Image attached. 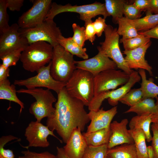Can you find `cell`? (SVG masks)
Returning <instances> with one entry per match:
<instances>
[{
    "instance_id": "1",
    "label": "cell",
    "mask_w": 158,
    "mask_h": 158,
    "mask_svg": "<svg viewBox=\"0 0 158 158\" xmlns=\"http://www.w3.org/2000/svg\"><path fill=\"white\" fill-rule=\"evenodd\" d=\"M84 106L81 101L70 95L64 87L57 94L54 112L47 118V126L51 131L56 130L66 143L75 129L83 131L90 121Z\"/></svg>"
},
{
    "instance_id": "2",
    "label": "cell",
    "mask_w": 158,
    "mask_h": 158,
    "mask_svg": "<svg viewBox=\"0 0 158 158\" xmlns=\"http://www.w3.org/2000/svg\"><path fill=\"white\" fill-rule=\"evenodd\" d=\"M94 77L89 71L77 68L66 84L67 92L88 106L94 96Z\"/></svg>"
},
{
    "instance_id": "3",
    "label": "cell",
    "mask_w": 158,
    "mask_h": 158,
    "mask_svg": "<svg viewBox=\"0 0 158 158\" xmlns=\"http://www.w3.org/2000/svg\"><path fill=\"white\" fill-rule=\"evenodd\" d=\"M53 47L43 41L29 44L21 53L20 60L23 68L32 72L36 71L51 60Z\"/></svg>"
},
{
    "instance_id": "4",
    "label": "cell",
    "mask_w": 158,
    "mask_h": 158,
    "mask_svg": "<svg viewBox=\"0 0 158 158\" xmlns=\"http://www.w3.org/2000/svg\"><path fill=\"white\" fill-rule=\"evenodd\" d=\"M66 12L78 13L80 19L84 22L92 20L98 15H102L105 19L110 16L106 10L104 3L96 1L91 4L78 6L72 5L70 4L63 5L53 2L45 20H53L57 15Z\"/></svg>"
},
{
    "instance_id": "5",
    "label": "cell",
    "mask_w": 158,
    "mask_h": 158,
    "mask_svg": "<svg viewBox=\"0 0 158 158\" xmlns=\"http://www.w3.org/2000/svg\"><path fill=\"white\" fill-rule=\"evenodd\" d=\"M17 92L28 94L35 99L36 101L31 105L29 111L34 116L36 121L40 122L43 118L49 117L54 114L55 109L53 104L56 99L50 90L37 88L21 89L17 90Z\"/></svg>"
},
{
    "instance_id": "6",
    "label": "cell",
    "mask_w": 158,
    "mask_h": 158,
    "mask_svg": "<svg viewBox=\"0 0 158 158\" xmlns=\"http://www.w3.org/2000/svg\"><path fill=\"white\" fill-rule=\"evenodd\" d=\"M117 29L107 25L104 31L105 39L97 48L98 51L113 61L118 68L130 75L133 71L128 67L119 45V35Z\"/></svg>"
},
{
    "instance_id": "7",
    "label": "cell",
    "mask_w": 158,
    "mask_h": 158,
    "mask_svg": "<svg viewBox=\"0 0 158 158\" xmlns=\"http://www.w3.org/2000/svg\"><path fill=\"white\" fill-rule=\"evenodd\" d=\"M73 56L59 44L54 47L50 71L54 79L66 84L77 69Z\"/></svg>"
},
{
    "instance_id": "8",
    "label": "cell",
    "mask_w": 158,
    "mask_h": 158,
    "mask_svg": "<svg viewBox=\"0 0 158 158\" xmlns=\"http://www.w3.org/2000/svg\"><path fill=\"white\" fill-rule=\"evenodd\" d=\"M19 31L27 39L29 44L43 41L49 43L53 47L59 44L58 40L62 35L59 27L53 20H45L32 28H20Z\"/></svg>"
},
{
    "instance_id": "9",
    "label": "cell",
    "mask_w": 158,
    "mask_h": 158,
    "mask_svg": "<svg viewBox=\"0 0 158 158\" xmlns=\"http://www.w3.org/2000/svg\"><path fill=\"white\" fill-rule=\"evenodd\" d=\"M51 64V61L47 66L40 68L36 75L24 80H15L14 84L25 86L27 89L46 87L58 94L65 87L66 84L55 80L52 76L50 71Z\"/></svg>"
},
{
    "instance_id": "10",
    "label": "cell",
    "mask_w": 158,
    "mask_h": 158,
    "mask_svg": "<svg viewBox=\"0 0 158 158\" xmlns=\"http://www.w3.org/2000/svg\"><path fill=\"white\" fill-rule=\"evenodd\" d=\"M129 75L121 70L109 69L94 77V96L103 92L113 90L128 80Z\"/></svg>"
},
{
    "instance_id": "11",
    "label": "cell",
    "mask_w": 158,
    "mask_h": 158,
    "mask_svg": "<svg viewBox=\"0 0 158 158\" xmlns=\"http://www.w3.org/2000/svg\"><path fill=\"white\" fill-rule=\"evenodd\" d=\"M33 5L19 18L18 24L20 28L34 27L44 21L50 9L51 0H31Z\"/></svg>"
},
{
    "instance_id": "12",
    "label": "cell",
    "mask_w": 158,
    "mask_h": 158,
    "mask_svg": "<svg viewBox=\"0 0 158 158\" xmlns=\"http://www.w3.org/2000/svg\"><path fill=\"white\" fill-rule=\"evenodd\" d=\"M50 135L56 138L62 143V140L58 138L54 134L53 131L50 130L47 126L37 121H31L25 130V136L29 144L25 148L28 149L30 147H48L49 143L47 138Z\"/></svg>"
},
{
    "instance_id": "13",
    "label": "cell",
    "mask_w": 158,
    "mask_h": 158,
    "mask_svg": "<svg viewBox=\"0 0 158 158\" xmlns=\"http://www.w3.org/2000/svg\"><path fill=\"white\" fill-rule=\"evenodd\" d=\"M20 28L17 23H14L0 35V57L15 50L25 49L29 45L27 39L20 32Z\"/></svg>"
},
{
    "instance_id": "14",
    "label": "cell",
    "mask_w": 158,
    "mask_h": 158,
    "mask_svg": "<svg viewBox=\"0 0 158 158\" xmlns=\"http://www.w3.org/2000/svg\"><path fill=\"white\" fill-rule=\"evenodd\" d=\"M75 63L77 68L89 71L94 76L102 71L117 68L113 61L99 51L91 58L81 61H75Z\"/></svg>"
},
{
    "instance_id": "15",
    "label": "cell",
    "mask_w": 158,
    "mask_h": 158,
    "mask_svg": "<svg viewBox=\"0 0 158 158\" xmlns=\"http://www.w3.org/2000/svg\"><path fill=\"white\" fill-rule=\"evenodd\" d=\"M128 121L127 118L120 122L115 121L111 123L110 128L111 134L107 145L108 149L121 145L134 143V140L127 128Z\"/></svg>"
},
{
    "instance_id": "16",
    "label": "cell",
    "mask_w": 158,
    "mask_h": 158,
    "mask_svg": "<svg viewBox=\"0 0 158 158\" xmlns=\"http://www.w3.org/2000/svg\"><path fill=\"white\" fill-rule=\"evenodd\" d=\"M150 41L147 44L130 50H124L123 54L125 55V61L129 68L133 69H143L147 71L150 75H152V68L145 59L147 50L150 46Z\"/></svg>"
},
{
    "instance_id": "17",
    "label": "cell",
    "mask_w": 158,
    "mask_h": 158,
    "mask_svg": "<svg viewBox=\"0 0 158 158\" xmlns=\"http://www.w3.org/2000/svg\"><path fill=\"white\" fill-rule=\"evenodd\" d=\"M117 113V106L107 111L102 108L97 111H90L88 116L91 122L87 127L86 132L90 133L109 128L113 118Z\"/></svg>"
},
{
    "instance_id": "18",
    "label": "cell",
    "mask_w": 158,
    "mask_h": 158,
    "mask_svg": "<svg viewBox=\"0 0 158 158\" xmlns=\"http://www.w3.org/2000/svg\"><path fill=\"white\" fill-rule=\"evenodd\" d=\"M138 71H134L129 75L128 81L123 86L117 89L101 93L97 95L101 102L107 99L109 104L113 107L116 106L119 100L131 89V88L141 80Z\"/></svg>"
},
{
    "instance_id": "19",
    "label": "cell",
    "mask_w": 158,
    "mask_h": 158,
    "mask_svg": "<svg viewBox=\"0 0 158 158\" xmlns=\"http://www.w3.org/2000/svg\"><path fill=\"white\" fill-rule=\"evenodd\" d=\"M81 132L80 128L75 129L63 147L70 158H82L88 146Z\"/></svg>"
},
{
    "instance_id": "20",
    "label": "cell",
    "mask_w": 158,
    "mask_h": 158,
    "mask_svg": "<svg viewBox=\"0 0 158 158\" xmlns=\"http://www.w3.org/2000/svg\"><path fill=\"white\" fill-rule=\"evenodd\" d=\"M82 134L88 146H99L108 144L111 131L109 128L90 133H84Z\"/></svg>"
},
{
    "instance_id": "21",
    "label": "cell",
    "mask_w": 158,
    "mask_h": 158,
    "mask_svg": "<svg viewBox=\"0 0 158 158\" xmlns=\"http://www.w3.org/2000/svg\"><path fill=\"white\" fill-rule=\"evenodd\" d=\"M152 114H146L138 115L133 117L129 123L130 129H139L144 132L146 141L148 142L152 141V137L150 132V125L151 123Z\"/></svg>"
},
{
    "instance_id": "22",
    "label": "cell",
    "mask_w": 158,
    "mask_h": 158,
    "mask_svg": "<svg viewBox=\"0 0 158 158\" xmlns=\"http://www.w3.org/2000/svg\"><path fill=\"white\" fill-rule=\"evenodd\" d=\"M107 158H138L135 144H125L108 149Z\"/></svg>"
},
{
    "instance_id": "23",
    "label": "cell",
    "mask_w": 158,
    "mask_h": 158,
    "mask_svg": "<svg viewBox=\"0 0 158 158\" xmlns=\"http://www.w3.org/2000/svg\"><path fill=\"white\" fill-rule=\"evenodd\" d=\"M16 92L15 85H11L8 79H7L0 81V99L13 102L19 104L20 107V114L24 108V104L17 97Z\"/></svg>"
},
{
    "instance_id": "24",
    "label": "cell",
    "mask_w": 158,
    "mask_h": 158,
    "mask_svg": "<svg viewBox=\"0 0 158 158\" xmlns=\"http://www.w3.org/2000/svg\"><path fill=\"white\" fill-rule=\"evenodd\" d=\"M127 19L138 33L147 31L158 25V14H153L147 12H146V16L142 18L133 20Z\"/></svg>"
},
{
    "instance_id": "25",
    "label": "cell",
    "mask_w": 158,
    "mask_h": 158,
    "mask_svg": "<svg viewBox=\"0 0 158 158\" xmlns=\"http://www.w3.org/2000/svg\"><path fill=\"white\" fill-rule=\"evenodd\" d=\"M59 44L73 55H75L84 60L88 59L87 49L77 44L72 37L66 38L62 35L58 40Z\"/></svg>"
},
{
    "instance_id": "26",
    "label": "cell",
    "mask_w": 158,
    "mask_h": 158,
    "mask_svg": "<svg viewBox=\"0 0 158 158\" xmlns=\"http://www.w3.org/2000/svg\"><path fill=\"white\" fill-rule=\"evenodd\" d=\"M142 80L141 89L142 93V99L147 98H154L158 95V86L154 83V80L151 78L147 79L145 71L140 69L138 71Z\"/></svg>"
},
{
    "instance_id": "27",
    "label": "cell",
    "mask_w": 158,
    "mask_h": 158,
    "mask_svg": "<svg viewBox=\"0 0 158 158\" xmlns=\"http://www.w3.org/2000/svg\"><path fill=\"white\" fill-rule=\"evenodd\" d=\"M128 1L125 0H105V5L106 10L112 17L113 23L117 24L118 19L123 17V9L124 5Z\"/></svg>"
},
{
    "instance_id": "28",
    "label": "cell",
    "mask_w": 158,
    "mask_h": 158,
    "mask_svg": "<svg viewBox=\"0 0 158 158\" xmlns=\"http://www.w3.org/2000/svg\"><path fill=\"white\" fill-rule=\"evenodd\" d=\"M155 103L153 98H147L142 99L130 107L124 113L134 112L136 113L138 115L152 114L155 112Z\"/></svg>"
},
{
    "instance_id": "29",
    "label": "cell",
    "mask_w": 158,
    "mask_h": 158,
    "mask_svg": "<svg viewBox=\"0 0 158 158\" xmlns=\"http://www.w3.org/2000/svg\"><path fill=\"white\" fill-rule=\"evenodd\" d=\"M129 131L134 141L138 158H148L147 153L146 137L140 129H129Z\"/></svg>"
},
{
    "instance_id": "30",
    "label": "cell",
    "mask_w": 158,
    "mask_h": 158,
    "mask_svg": "<svg viewBox=\"0 0 158 158\" xmlns=\"http://www.w3.org/2000/svg\"><path fill=\"white\" fill-rule=\"evenodd\" d=\"M117 24L118 28L117 29V32L119 35L122 36L121 39H129L139 35L136 29L125 17H123L118 19Z\"/></svg>"
},
{
    "instance_id": "31",
    "label": "cell",
    "mask_w": 158,
    "mask_h": 158,
    "mask_svg": "<svg viewBox=\"0 0 158 158\" xmlns=\"http://www.w3.org/2000/svg\"><path fill=\"white\" fill-rule=\"evenodd\" d=\"M138 36L132 38L119 40L123 44L124 50H130L143 46L150 42V38L139 33Z\"/></svg>"
},
{
    "instance_id": "32",
    "label": "cell",
    "mask_w": 158,
    "mask_h": 158,
    "mask_svg": "<svg viewBox=\"0 0 158 158\" xmlns=\"http://www.w3.org/2000/svg\"><path fill=\"white\" fill-rule=\"evenodd\" d=\"M142 97L143 93L140 88H134L131 89L119 102L130 107L142 100Z\"/></svg>"
},
{
    "instance_id": "33",
    "label": "cell",
    "mask_w": 158,
    "mask_h": 158,
    "mask_svg": "<svg viewBox=\"0 0 158 158\" xmlns=\"http://www.w3.org/2000/svg\"><path fill=\"white\" fill-rule=\"evenodd\" d=\"M107 145L88 146L82 158H105L108 149Z\"/></svg>"
},
{
    "instance_id": "34",
    "label": "cell",
    "mask_w": 158,
    "mask_h": 158,
    "mask_svg": "<svg viewBox=\"0 0 158 158\" xmlns=\"http://www.w3.org/2000/svg\"><path fill=\"white\" fill-rule=\"evenodd\" d=\"M24 49L20 48L15 50L0 57L2 61V64L8 68L16 66L20 60L22 52Z\"/></svg>"
},
{
    "instance_id": "35",
    "label": "cell",
    "mask_w": 158,
    "mask_h": 158,
    "mask_svg": "<svg viewBox=\"0 0 158 158\" xmlns=\"http://www.w3.org/2000/svg\"><path fill=\"white\" fill-rule=\"evenodd\" d=\"M6 0H0V34L8 30L10 26L8 24V15Z\"/></svg>"
},
{
    "instance_id": "36",
    "label": "cell",
    "mask_w": 158,
    "mask_h": 158,
    "mask_svg": "<svg viewBox=\"0 0 158 158\" xmlns=\"http://www.w3.org/2000/svg\"><path fill=\"white\" fill-rule=\"evenodd\" d=\"M72 28L73 32L72 37L73 39L78 45L83 47L85 42L87 40L85 27H80L79 25L73 23Z\"/></svg>"
},
{
    "instance_id": "37",
    "label": "cell",
    "mask_w": 158,
    "mask_h": 158,
    "mask_svg": "<svg viewBox=\"0 0 158 158\" xmlns=\"http://www.w3.org/2000/svg\"><path fill=\"white\" fill-rule=\"evenodd\" d=\"M142 11L138 9L133 4L127 3L124 6L123 13L125 17L130 20H135L140 18Z\"/></svg>"
},
{
    "instance_id": "38",
    "label": "cell",
    "mask_w": 158,
    "mask_h": 158,
    "mask_svg": "<svg viewBox=\"0 0 158 158\" xmlns=\"http://www.w3.org/2000/svg\"><path fill=\"white\" fill-rule=\"evenodd\" d=\"M23 154L18 158H58L57 156L48 151L37 153L29 150L21 152Z\"/></svg>"
},
{
    "instance_id": "39",
    "label": "cell",
    "mask_w": 158,
    "mask_h": 158,
    "mask_svg": "<svg viewBox=\"0 0 158 158\" xmlns=\"http://www.w3.org/2000/svg\"><path fill=\"white\" fill-rule=\"evenodd\" d=\"M151 129L153 134L151 146L154 152V158H158V123H152Z\"/></svg>"
},
{
    "instance_id": "40",
    "label": "cell",
    "mask_w": 158,
    "mask_h": 158,
    "mask_svg": "<svg viewBox=\"0 0 158 158\" xmlns=\"http://www.w3.org/2000/svg\"><path fill=\"white\" fill-rule=\"evenodd\" d=\"M92 20L85 22V34L87 40H88L92 44L96 39V32L94 28Z\"/></svg>"
},
{
    "instance_id": "41",
    "label": "cell",
    "mask_w": 158,
    "mask_h": 158,
    "mask_svg": "<svg viewBox=\"0 0 158 158\" xmlns=\"http://www.w3.org/2000/svg\"><path fill=\"white\" fill-rule=\"evenodd\" d=\"M9 142V139L5 137H2L0 139V156L4 158H14L13 151L10 149L4 148L5 145Z\"/></svg>"
},
{
    "instance_id": "42",
    "label": "cell",
    "mask_w": 158,
    "mask_h": 158,
    "mask_svg": "<svg viewBox=\"0 0 158 158\" xmlns=\"http://www.w3.org/2000/svg\"><path fill=\"white\" fill-rule=\"evenodd\" d=\"M105 19L101 17H99L93 22V25L96 35L98 37L101 36L107 25L105 22Z\"/></svg>"
},
{
    "instance_id": "43",
    "label": "cell",
    "mask_w": 158,
    "mask_h": 158,
    "mask_svg": "<svg viewBox=\"0 0 158 158\" xmlns=\"http://www.w3.org/2000/svg\"><path fill=\"white\" fill-rule=\"evenodd\" d=\"M7 8L11 11H19L23 5V0H6Z\"/></svg>"
},
{
    "instance_id": "44",
    "label": "cell",
    "mask_w": 158,
    "mask_h": 158,
    "mask_svg": "<svg viewBox=\"0 0 158 158\" xmlns=\"http://www.w3.org/2000/svg\"><path fill=\"white\" fill-rule=\"evenodd\" d=\"M150 3V0H135L133 4L141 11H146L149 7Z\"/></svg>"
},
{
    "instance_id": "45",
    "label": "cell",
    "mask_w": 158,
    "mask_h": 158,
    "mask_svg": "<svg viewBox=\"0 0 158 158\" xmlns=\"http://www.w3.org/2000/svg\"><path fill=\"white\" fill-rule=\"evenodd\" d=\"M150 38L158 39V25L153 28L147 31L138 32Z\"/></svg>"
},
{
    "instance_id": "46",
    "label": "cell",
    "mask_w": 158,
    "mask_h": 158,
    "mask_svg": "<svg viewBox=\"0 0 158 158\" xmlns=\"http://www.w3.org/2000/svg\"><path fill=\"white\" fill-rule=\"evenodd\" d=\"M145 12L158 14V0H150L149 7Z\"/></svg>"
},
{
    "instance_id": "47",
    "label": "cell",
    "mask_w": 158,
    "mask_h": 158,
    "mask_svg": "<svg viewBox=\"0 0 158 158\" xmlns=\"http://www.w3.org/2000/svg\"><path fill=\"white\" fill-rule=\"evenodd\" d=\"M9 68H6L3 66L2 64L0 65V81L8 79L9 76Z\"/></svg>"
},
{
    "instance_id": "48",
    "label": "cell",
    "mask_w": 158,
    "mask_h": 158,
    "mask_svg": "<svg viewBox=\"0 0 158 158\" xmlns=\"http://www.w3.org/2000/svg\"><path fill=\"white\" fill-rule=\"evenodd\" d=\"M156 99L155 102L156 109L154 113L151 116L152 121V123H158V97H155Z\"/></svg>"
},
{
    "instance_id": "49",
    "label": "cell",
    "mask_w": 158,
    "mask_h": 158,
    "mask_svg": "<svg viewBox=\"0 0 158 158\" xmlns=\"http://www.w3.org/2000/svg\"><path fill=\"white\" fill-rule=\"evenodd\" d=\"M57 155L58 158H70L65 153L63 147H56Z\"/></svg>"
},
{
    "instance_id": "50",
    "label": "cell",
    "mask_w": 158,
    "mask_h": 158,
    "mask_svg": "<svg viewBox=\"0 0 158 158\" xmlns=\"http://www.w3.org/2000/svg\"><path fill=\"white\" fill-rule=\"evenodd\" d=\"M147 153L148 158H154V152L151 146L147 147Z\"/></svg>"
},
{
    "instance_id": "51",
    "label": "cell",
    "mask_w": 158,
    "mask_h": 158,
    "mask_svg": "<svg viewBox=\"0 0 158 158\" xmlns=\"http://www.w3.org/2000/svg\"><path fill=\"white\" fill-rule=\"evenodd\" d=\"M0 158H3L1 156H0Z\"/></svg>"
},
{
    "instance_id": "52",
    "label": "cell",
    "mask_w": 158,
    "mask_h": 158,
    "mask_svg": "<svg viewBox=\"0 0 158 158\" xmlns=\"http://www.w3.org/2000/svg\"><path fill=\"white\" fill-rule=\"evenodd\" d=\"M105 158H107V156H106Z\"/></svg>"
},
{
    "instance_id": "53",
    "label": "cell",
    "mask_w": 158,
    "mask_h": 158,
    "mask_svg": "<svg viewBox=\"0 0 158 158\" xmlns=\"http://www.w3.org/2000/svg\"></svg>"
}]
</instances>
